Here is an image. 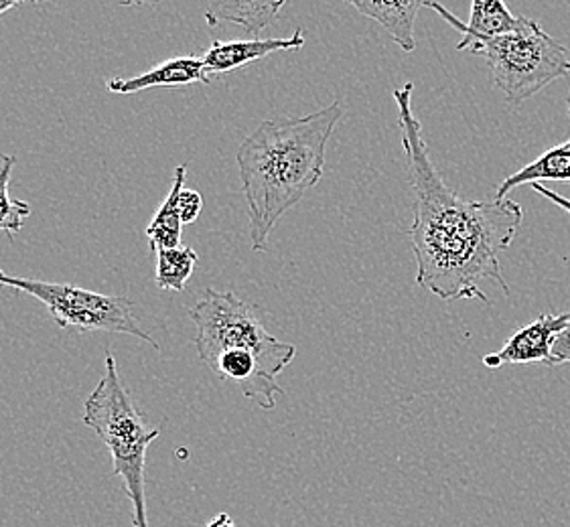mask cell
Wrapping results in <instances>:
<instances>
[{"label":"cell","mask_w":570,"mask_h":527,"mask_svg":"<svg viewBox=\"0 0 570 527\" xmlns=\"http://www.w3.org/2000/svg\"><path fill=\"white\" fill-rule=\"evenodd\" d=\"M412 93L411 81L392 90L414 191V219L406 233L416 256V282L446 302L480 298L490 305L480 282H495L503 295H510L500 253L510 250L524 209L512 199L468 201L456 196L431 161L422 125L412 110Z\"/></svg>","instance_id":"cell-1"},{"label":"cell","mask_w":570,"mask_h":527,"mask_svg":"<svg viewBox=\"0 0 570 527\" xmlns=\"http://www.w3.org/2000/svg\"><path fill=\"white\" fill-rule=\"evenodd\" d=\"M342 118L343 103L333 102L303 118L264 120L242 140L236 162L254 252H266L278 219L320 185L327 142Z\"/></svg>","instance_id":"cell-2"},{"label":"cell","mask_w":570,"mask_h":527,"mask_svg":"<svg viewBox=\"0 0 570 527\" xmlns=\"http://www.w3.org/2000/svg\"><path fill=\"white\" fill-rule=\"evenodd\" d=\"M81 422L100 436L110 450L112 470L122 481L126 497L132 504V526L150 527L145 470L147 450L155 438H159V430L147 426L135 401L130 400L112 351H106L102 379L83 404Z\"/></svg>","instance_id":"cell-3"},{"label":"cell","mask_w":570,"mask_h":527,"mask_svg":"<svg viewBox=\"0 0 570 527\" xmlns=\"http://www.w3.org/2000/svg\"><path fill=\"white\" fill-rule=\"evenodd\" d=\"M456 49L485 59L491 83L515 108L570 73L567 47L528 17H520V27L512 33L459 41Z\"/></svg>","instance_id":"cell-4"},{"label":"cell","mask_w":570,"mask_h":527,"mask_svg":"<svg viewBox=\"0 0 570 527\" xmlns=\"http://www.w3.org/2000/svg\"><path fill=\"white\" fill-rule=\"evenodd\" d=\"M189 317L197 329L195 349L204 364L222 351L244 349L258 357L264 369L276 378L297 356V347L266 331L254 307L234 292L206 290L189 309Z\"/></svg>","instance_id":"cell-5"},{"label":"cell","mask_w":570,"mask_h":527,"mask_svg":"<svg viewBox=\"0 0 570 527\" xmlns=\"http://www.w3.org/2000/svg\"><path fill=\"white\" fill-rule=\"evenodd\" d=\"M0 287L14 288L43 302L61 329L122 332L147 341L157 351L160 349L132 315L130 298L100 295L71 285L31 280L24 276L7 275L4 270H0Z\"/></svg>","instance_id":"cell-6"},{"label":"cell","mask_w":570,"mask_h":527,"mask_svg":"<svg viewBox=\"0 0 570 527\" xmlns=\"http://www.w3.org/2000/svg\"><path fill=\"white\" fill-rule=\"evenodd\" d=\"M570 312L564 315H540L537 321L513 332L500 351L483 357V366L500 369L520 364H544L554 367L552 347L560 332L569 325Z\"/></svg>","instance_id":"cell-7"},{"label":"cell","mask_w":570,"mask_h":527,"mask_svg":"<svg viewBox=\"0 0 570 527\" xmlns=\"http://www.w3.org/2000/svg\"><path fill=\"white\" fill-rule=\"evenodd\" d=\"M303 46H305L303 29H297L286 39L271 37V39H248V41H228V43L214 41L207 49L206 56L202 58L204 73L207 81H212L229 71L246 68L258 59L268 58L278 51H298Z\"/></svg>","instance_id":"cell-8"},{"label":"cell","mask_w":570,"mask_h":527,"mask_svg":"<svg viewBox=\"0 0 570 527\" xmlns=\"http://www.w3.org/2000/svg\"><path fill=\"white\" fill-rule=\"evenodd\" d=\"M426 9L439 12L446 23L463 33L461 41L469 39H490L515 31L520 27V17L512 14L502 0H473L469 23H461L453 12L439 2H424Z\"/></svg>","instance_id":"cell-9"},{"label":"cell","mask_w":570,"mask_h":527,"mask_svg":"<svg viewBox=\"0 0 570 527\" xmlns=\"http://www.w3.org/2000/svg\"><path fill=\"white\" fill-rule=\"evenodd\" d=\"M191 83H209L204 73V61L194 56L167 59L137 78H128V80L115 78L108 81V90L120 96H130V93L145 92L150 88H179V86H191Z\"/></svg>","instance_id":"cell-10"},{"label":"cell","mask_w":570,"mask_h":527,"mask_svg":"<svg viewBox=\"0 0 570 527\" xmlns=\"http://www.w3.org/2000/svg\"><path fill=\"white\" fill-rule=\"evenodd\" d=\"M350 4L367 19L382 24L402 51L412 53L416 49L414 21L419 17V11L426 9L424 2H421V0H406V2H376V0L360 2V0H352Z\"/></svg>","instance_id":"cell-11"},{"label":"cell","mask_w":570,"mask_h":527,"mask_svg":"<svg viewBox=\"0 0 570 527\" xmlns=\"http://www.w3.org/2000/svg\"><path fill=\"white\" fill-rule=\"evenodd\" d=\"M285 0L214 2L207 7L206 21L209 27L222 23L240 24L254 39H258L261 31L278 19V12L285 9Z\"/></svg>","instance_id":"cell-12"},{"label":"cell","mask_w":570,"mask_h":527,"mask_svg":"<svg viewBox=\"0 0 570 527\" xmlns=\"http://www.w3.org/2000/svg\"><path fill=\"white\" fill-rule=\"evenodd\" d=\"M542 181H570V140L542 152L538 159L528 162L524 169L503 179V183L495 191V199L503 201L515 187L525 183L542 185Z\"/></svg>","instance_id":"cell-13"},{"label":"cell","mask_w":570,"mask_h":527,"mask_svg":"<svg viewBox=\"0 0 570 527\" xmlns=\"http://www.w3.org/2000/svg\"><path fill=\"white\" fill-rule=\"evenodd\" d=\"M185 172H187V165H179L175 169L171 191H169V196L163 201V206L159 207V211L155 213V218L147 228L150 250L155 253L160 252V250L179 248V243H181L183 223L181 218H179L177 201H179L183 183H185Z\"/></svg>","instance_id":"cell-14"},{"label":"cell","mask_w":570,"mask_h":527,"mask_svg":"<svg viewBox=\"0 0 570 527\" xmlns=\"http://www.w3.org/2000/svg\"><path fill=\"white\" fill-rule=\"evenodd\" d=\"M197 264H199V256L189 246L160 250L157 252V275H155L157 287L160 290L183 292Z\"/></svg>","instance_id":"cell-15"},{"label":"cell","mask_w":570,"mask_h":527,"mask_svg":"<svg viewBox=\"0 0 570 527\" xmlns=\"http://www.w3.org/2000/svg\"><path fill=\"white\" fill-rule=\"evenodd\" d=\"M14 165L17 155H0V231H7L9 240H12L14 233L23 230L24 219L33 211L27 201L12 199L9 193Z\"/></svg>","instance_id":"cell-16"},{"label":"cell","mask_w":570,"mask_h":527,"mask_svg":"<svg viewBox=\"0 0 570 527\" xmlns=\"http://www.w3.org/2000/svg\"><path fill=\"white\" fill-rule=\"evenodd\" d=\"M202 207H204L202 196L194 191V189H185L183 187L181 196H179V201H177V209H179V218H181L183 226L194 223L195 219L199 218V213H202Z\"/></svg>","instance_id":"cell-17"},{"label":"cell","mask_w":570,"mask_h":527,"mask_svg":"<svg viewBox=\"0 0 570 527\" xmlns=\"http://www.w3.org/2000/svg\"><path fill=\"white\" fill-rule=\"evenodd\" d=\"M552 359H554V366L560 364H570V319L569 325L564 327V331L560 332L552 347Z\"/></svg>","instance_id":"cell-18"},{"label":"cell","mask_w":570,"mask_h":527,"mask_svg":"<svg viewBox=\"0 0 570 527\" xmlns=\"http://www.w3.org/2000/svg\"><path fill=\"white\" fill-rule=\"evenodd\" d=\"M532 189L537 191L538 196H542L544 199H548V201H552L554 206H559L562 211H567L570 216V199L559 196V193H554L552 189H548L544 185L534 183L532 185Z\"/></svg>","instance_id":"cell-19"},{"label":"cell","mask_w":570,"mask_h":527,"mask_svg":"<svg viewBox=\"0 0 570 527\" xmlns=\"http://www.w3.org/2000/svg\"><path fill=\"white\" fill-rule=\"evenodd\" d=\"M206 527H236V524H234V519L228 514H219Z\"/></svg>","instance_id":"cell-20"},{"label":"cell","mask_w":570,"mask_h":527,"mask_svg":"<svg viewBox=\"0 0 570 527\" xmlns=\"http://www.w3.org/2000/svg\"><path fill=\"white\" fill-rule=\"evenodd\" d=\"M19 4H21L19 0H17V2H14V0H11V2H2V0H0V17H2L4 12H9L12 11V9H17Z\"/></svg>","instance_id":"cell-21"},{"label":"cell","mask_w":570,"mask_h":527,"mask_svg":"<svg viewBox=\"0 0 570 527\" xmlns=\"http://www.w3.org/2000/svg\"><path fill=\"white\" fill-rule=\"evenodd\" d=\"M569 116H570V92H569Z\"/></svg>","instance_id":"cell-22"}]
</instances>
